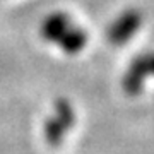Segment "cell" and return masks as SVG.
<instances>
[{
  "label": "cell",
  "mask_w": 154,
  "mask_h": 154,
  "mask_svg": "<svg viewBox=\"0 0 154 154\" xmlns=\"http://www.w3.org/2000/svg\"><path fill=\"white\" fill-rule=\"evenodd\" d=\"M139 26H140V14L137 11H128L113 22L110 29V36L115 41H125V39H128L130 34L137 31Z\"/></svg>",
  "instance_id": "6da1fadb"
},
{
  "label": "cell",
  "mask_w": 154,
  "mask_h": 154,
  "mask_svg": "<svg viewBox=\"0 0 154 154\" xmlns=\"http://www.w3.org/2000/svg\"><path fill=\"white\" fill-rule=\"evenodd\" d=\"M72 28L70 19L62 14V12H57V14H51V16L46 17V21L43 22V28H41V33L46 39L50 41H60L62 36Z\"/></svg>",
  "instance_id": "7a4b0ae2"
}]
</instances>
